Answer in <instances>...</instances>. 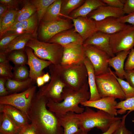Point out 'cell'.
I'll return each mask as SVG.
<instances>
[{"label":"cell","mask_w":134,"mask_h":134,"mask_svg":"<svg viewBox=\"0 0 134 134\" xmlns=\"http://www.w3.org/2000/svg\"><path fill=\"white\" fill-rule=\"evenodd\" d=\"M9 8L6 6L0 3V20L7 12Z\"/></svg>","instance_id":"obj_50"},{"label":"cell","mask_w":134,"mask_h":134,"mask_svg":"<svg viewBox=\"0 0 134 134\" xmlns=\"http://www.w3.org/2000/svg\"><path fill=\"white\" fill-rule=\"evenodd\" d=\"M37 85L38 87H41L44 85L45 83L43 79L42 76L38 77L36 80V81Z\"/></svg>","instance_id":"obj_52"},{"label":"cell","mask_w":134,"mask_h":134,"mask_svg":"<svg viewBox=\"0 0 134 134\" xmlns=\"http://www.w3.org/2000/svg\"><path fill=\"white\" fill-rule=\"evenodd\" d=\"M23 7L18 11L13 24L28 19L36 12L35 7L30 0H23Z\"/></svg>","instance_id":"obj_30"},{"label":"cell","mask_w":134,"mask_h":134,"mask_svg":"<svg viewBox=\"0 0 134 134\" xmlns=\"http://www.w3.org/2000/svg\"><path fill=\"white\" fill-rule=\"evenodd\" d=\"M23 50H15L8 54L7 59L12 62L15 66L27 64L28 58L23 51Z\"/></svg>","instance_id":"obj_34"},{"label":"cell","mask_w":134,"mask_h":134,"mask_svg":"<svg viewBox=\"0 0 134 134\" xmlns=\"http://www.w3.org/2000/svg\"><path fill=\"white\" fill-rule=\"evenodd\" d=\"M22 34H12L7 35L0 38V51H3L12 41Z\"/></svg>","instance_id":"obj_39"},{"label":"cell","mask_w":134,"mask_h":134,"mask_svg":"<svg viewBox=\"0 0 134 134\" xmlns=\"http://www.w3.org/2000/svg\"><path fill=\"white\" fill-rule=\"evenodd\" d=\"M62 0H55L48 8L41 21L49 22L57 20L63 16L61 13Z\"/></svg>","instance_id":"obj_29"},{"label":"cell","mask_w":134,"mask_h":134,"mask_svg":"<svg viewBox=\"0 0 134 134\" xmlns=\"http://www.w3.org/2000/svg\"><path fill=\"white\" fill-rule=\"evenodd\" d=\"M129 113L128 112L122 117L120 124L117 129L112 134H132L126 128L125 120L126 117Z\"/></svg>","instance_id":"obj_40"},{"label":"cell","mask_w":134,"mask_h":134,"mask_svg":"<svg viewBox=\"0 0 134 134\" xmlns=\"http://www.w3.org/2000/svg\"><path fill=\"white\" fill-rule=\"evenodd\" d=\"M7 79L4 77H0V97L4 96L9 94L5 87Z\"/></svg>","instance_id":"obj_46"},{"label":"cell","mask_w":134,"mask_h":134,"mask_svg":"<svg viewBox=\"0 0 134 134\" xmlns=\"http://www.w3.org/2000/svg\"><path fill=\"white\" fill-rule=\"evenodd\" d=\"M71 20L73 22L74 31L79 34L83 42L97 32L95 21L87 17H80Z\"/></svg>","instance_id":"obj_15"},{"label":"cell","mask_w":134,"mask_h":134,"mask_svg":"<svg viewBox=\"0 0 134 134\" xmlns=\"http://www.w3.org/2000/svg\"><path fill=\"white\" fill-rule=\"evenodd\" d=\"M88 132L83 131L80 130H79L75 134H89Z\"/></svg>","instance_id":"obj_54"},{"label":"cell","mask_w":134,"mask_h":134,"mask_svg":"<svg viewBox=\"0 0 134 134\" xmlns=\"http://www.w3.org/2000/svg\"><path fill=\"white\" fill-rule=\"evenodd\" d=\"M49 68L50 76V81L40 87L38 91L41 95L54 102H60L62 101V93L66 86L51 65Z\"/></svg>","instance_id":"obj_9"},{"label":"cell","mask_w":134,"mask_h":134,"mask_svg":"<svg viewBox=\"0 0 134 134\" xmlns=\"http://www.w3.org/2000/svg\"><path fill=\"white\" fill-rule=\"evenodd\" d=\"M42 77L45 83L48 82L50 79V76L48 72L44 73L42 76Z\"/></svg>","instance_id":"obj_53"},{"label":"cell","mask_w":134,"mask_h":134,"mask_svg":"<svg viewBox=\"0 0 134 134\" xmlns=\"http://www.w3.org/2000/svg\"><path fill=\"white\" fill-rule=\"evenodd\" d=\"M18 10L9 8L0 20V35H2L13 24Z\"/></svg>","instance_id":"obj_31"},{"label":"cell","mask_w":134,"mask_h":134,"mask_svg":"<svg viewBox=\"0 0 134 134\" xmlns=\"http://www.w3.org/2000/svg\"><path fill=\"white\" fill-rule=\"evenodd\" d=\"M48 99L36 92L28 113V118L36 134H63L58 117L47 108Z\"/></svg>","instance_id":"obj_1"},{"label":"cell","mask_w":134,"mask_h":134,"mask_svg":"<svg viewBox=\"0 0 134 134\" xmlns=\"http://www.w3.org/2000/svg\"><path fill=\"white\" fill-rule=\"evenodd\" d=\"M86 57L83 44L70 43L63 46L60 64L63 65L79 64L83 62Z\"/></svg>","instance_id":"obj_12"},{"label":"cell","mask_w":134,"mask_h":134,"mask_svg":"<svg viewBox=\"0 0 134 134\" xmlns=\"http://www.w3.org/2000/svg\"><path fill=\"white\" fill-rule=\"evenodd\" d=\"M38 22L36 12L28 19L13 24L0 38L7 35L15 34H22L26 33H36Z\"/></svg>","instance_id":"obj_14"},{"label":"cell","mask_w":134,"mask_h":134,"mask_svg":"<svg viewBox=\"0 0 134 134\" xmlns=\"http://www.w3.org/2000/svg\"><path fill=\"white\" fill-rule=\"evenodd\" d=\"M35 82L30 77L22 81L9 78L7 79L5 87L9 94L10 93L11 94L22 91H23L34 86Z\"/></svg>","instance_id":"obj_27"},{"label":"cell","mask_w":134,"mask_h":134,"mask_svg":"<svg viewBox=\"0 0 134 134\" xmlns=\"http://www.w3.org/2000/svg\"><path fill=\"white\" fill-rule=\"evenodd\" d=\"M124 69L125 71L134 69V48L130 50L124 64Z\"/></svg>","instance_id":"obj_41"},{"label":"cell","mask_w":134,"mask_h":134,"mask_svg":"<svg viewBox=\"0 0 134 134\" xmlns=\"http://www.w3.org/2000/svg\"><path fill=\"white\" fill-rule=\"evenodd\" d=\"M132 122L134 123V119L132 120Z\"/></svg>","instance_id":"obj_55"},{"label":"cell","mask_w":134,"mask_h":134,"mask_svg":"<svg viewBox=\"0 0 134 134\" xmlns=\"http://www.w3.org/2000/svg\"><path fill=\"white\" fill-rule=\"evenodd\" d=\"M13 69L14 71L13 79L17 81H22L29 77V71L26 65L15 66Z\"/></svg>","instance_id":"obj_36"},{"label":"cell","mask_w":134,"mask_h":134,"mask_svg":"<svg viewBox=\"0 0 134 134\" xmlns=\"http://www.w3.org/2000/svg\"><path fill=\"white\" fill-rule=\"evenodd\" d=\"M7 54L4 52L0 51V63H3L8 60L7 59Z\"/></svg>","instance_id":"obj_51"},{"label":"cell","mask_w":134,"mask_h":134,"mask_svg":"<svg viewBox=\"0 0 134 134\" xmlns=\"http://www.w3.org/2000/svg\"><path fill=\"white\" fill-rule=\"evenodd\" d=\"M66 86L75 90L80 89L88 81V73L84 62L77 64L51 65Z\"/></svg>","instance_id":"obj_4"},{"label":"cell","mask_w":134,"mask_h":134,"mask_svg":"<svg viewBox=\"0 0 134 134\" xmlns=\"http://www.w3.org/2000/svg\"><path fill=\"white\" fill-rule=\"evenodd\" d=\"M84 63L88 73V81L90 94L89 100L93 101L99 99L101 97L97 88L94 67L89 60L86 57L84 60Z\"/></svg>","instance_id":"obj_25"},{"label":"cell","mask_w":134,"mask_h":134,"mask_svg":"<svg viewBox=\"0 0 134 134\" xmlns=\"http://www.w3.org/2000/svg\"><path fill=\"white\" fill-rule=\"evenodd\" d=\"M125 72L124 78L134 88V69L125 71Z\"/></svg>","instance_id":"obj_47"},{"label":"cell","mask_w":134,"mask_h":134,"mask_svg":"<svg viewBox=\"0 0 134 134\" xmlns=\"http://www.w3.org/2000/svg\"><path fill=\"white\" fill-rule=\"evenodd\" d=\"M116 99L113 97H107L93 101L88 100L81 102L80 104L82 106L95 108L116 116L118 114L115 107L118 102Z\"/></svg>","instance_id":"obj_16"},{"label":"cell","mask_w":134,"mask_h":134,"mask_svg":"<svg viewBox=\"0 0 134 134\" xmlns=\"http://www.w3.org/2000/svg\"><path fill=\"white\" fill-rule=\"evenodd\" d=\"M63 134H75L80 130L79 121L75 113L69 112L59 118Z\"/></svg>","instance_id":"obj_23"},{"label":"cell","mask_w":134,"mask_h":134,"mask_svg":"<svg viewBox=\"0 0 134 134\" xmlns=\"http://www.w3.org/2000/svg\"><path fill=\"white\" fill-rule=\"evenodd\" d=\"M18 134H36L30 124L22 128Z\"/></svg>","instance_id":"obj_48"},{"label":"cell","mask_w":134,"mask_h":134,"mask_svg":"<svg viewBox=\"0 0 134 134\" xmlns=\"http://www.w3.org/2000/svg\"><path fill=\"white\" fill-rule=\"evenodd\" d=\"M125 14L123 8L102 5L92 11L87 17L95 21H98L110 17L118 18L124 16Z\"/></svg>","instance_id":"obj_18"},{"label":"cell","mask_w":134,"mask_h":134,"mask_svg":"<svg viewBox=\"0 0 134 134\" xmlns=\"http://www.w3.org/2000/svg\"><path fill=\"white\" fill-rule=\"evenodd\" d=\"M117 19L118 21L124 23H128L134 26V12L125 15Z\"/></svg>","instance_id":"obj_45"},{"label":"cell","mask_w":134,"mask_h":134,"mask_svg":"<svg viewBox=\"0 0 134 134\" xmlns=\"http://www.w3.org/2000/svg\"><path fill=\"white\" fill-rule=\"evenodd\" d=\"M84 0H62L61 7V13L63 16L70 19L69 16L73 11L81 5Z\"/></svg>","instance_id":"obj_32"},{"label":"cell","mask_w":134,"mask_h":134,"mask_svg":"<svg viewBox=\"0 0 134 134\" xmlns=\"http://www.w3.org/2000/svg\"><path fill=\"white\" fill-rule=\"evenodd\" d=\"M110 44L114 54L122 51L130 50L134 46V26L110 34Z\"/></svg>","instance_id":"obj_8"},{"label":"cell","mask_w":134,"mask_h":134,"mask_svg":"<svg viewBox=\"0 0 134 134\" xmlns=\"http://www.w3.org/2000/svg\"><path fill=\"white\" fill-rule=\"evenodd\" d=\"M22 128L18 126L5 113H0V133L18 134Z\"/></svg>","instance_id":"obj_28"},{"label":"cell","mask_w":134,"mask_h":134,"mask_svg":"<svg viewBox=\"0 0 134 134\" xmlns=\"http://www.w3.org/2000/svg\"><path fill=\"white\" fill-rule=\"evenodd\" d=\"M0 134H1L0 133Z\"/></svg>","instance_id":"obj_56"},{"label":"cell","mask_w":134,"mask_h":134,"mask_svg":"<svg viewBox=\"0 0 134 134\" xmlns=\"http://www.w3.org/2000/svg\"><path fill=\"white\" fill-rule=\"evenodd\" d=\"M110 34L97 32L84 41V45H91L104 51L112 57L115 56L110 45Z\"/></svg>","instance_id":"obj_17"},{"label":"cell","mask_w":134,"mask_h":134,"mask_svg":"<svg viewBox=\"0 0 134 134\" xmlns=\"http://www.w3.org/2000/svg\"><path fill=\"white\" fill-rule=\"evenodd\" d=\"M107 5L115 8H123L125 0H102Z\"/></svg>","instance_id":"obj_43"},{"label":"cell","mask_w":134,"mask_h":134,"mask_svg":"<svg viewBox=\"0 0 134 134\" xmlns=\"http://www.w3.org/2000/svg\"><path fill=\"white\" fill-rule=\"evenodd\" d=\"M25 50L28 58L27 64L30 68L29 77L35 82L38 77L42 76L44 74L43 69L52 64L50 61L38 58L29 47H26Z\"/></svg>","instance_id":"obj_13"},{"label":"cell","mask_w":134,"mask_h":134,"mask_svg":"<svg viewBox=\"0 0 134 134\" xmlns=\"http://www.w3.org/2000/svg\"><path fill=\"white\" fill-rule=\"evenodd\" d=\"M62 96V101L59 102L48 99L47 106L49 110L54 113L58 118L69 112L78 114L82 113L85 108L79 105L81 102L89 100L90 97L88 81L77 90L65 87Z\"/></svg>","instance_id":"obj_2"},{"label":"cell","mask_w":134,"mask_h":134,"mask_svg":"<svg viewBox=\"0 0 134 134\" xmlns=\"http://www.w3.org/2000/svg\"><path fill=\"white\" fill-rule=\"evenodd\" d=\"M115 108L117 110L118 114L125 113L127 110L130 113L134 111V97L121 100L118 103Z\"/></svg>","instance_id":"obj_35"},{"label":"cell","mask_w":134,"mask_h":134,"mask_svg":"<svg viewBox=\"0 0 134 134\" xmlns=\"http://www.w3.org/2000/svg\"><path fill=\"white\" fill-rule=\"evenodd\" d=\"M36 33H26L22 34L12 41L2 51L8 54L15 50H23L30 40L36 37Z\"/></svg>","instance_id":"obj_26"},{"label":"cell","mask_w":134,"mask_h":134,"mask_svg":"<svg viewBox=\"0 0 134 134\" xmlns=\"http://www.w3.org/2000/svg\"><path fill=\"white\" fill-rule=\"evenodd\" d=\"M83 40L74 29L62 32L52 37L48 42L59 44L63 47L70 43H76L83 44Z\"/></svg>","instance_id":"obj_21"},{"label":"cell","mask_w":134,"mask_h":134,"mask_svg":"<svg viewBox=\"0 0 134 134\" xmlns=\"http://www.w3.org/2000/svg\"><path fill=\"white\" fill-rule=\"evenodd\" d=\"M26 47L32 49L34 55L40 59L50 61L53 65L61 63L63 47L59 44L40 41L34 38L28 41Z\"/></svg>","instance_id":"obj_5"},{"label":"cell","mask_w":134,"mask_h":134,"mask_svg":"<svg viewBox=\"0 0 134 134\" xmlns=\"http://www.w3.org/2000/svg\"><path fill=\"white\" fill-rule=\"evenodd\" d=\"M23 0H0V3L7 6L9 8L19 10L20 4Z\"/></svg>","instance_id":"obj_42"},{"label":"cell","mask_w":134,"mask_h":134,"mask_svg":"<svg viewBox=\"0 0 134 134\" xmlns=\"http://www.w3.org/2000/svg\"><path fill=\"white\" fill-rule=\"evenodd\" d=\"M36 89V86L34 85L20 93L0 97V104L13 106L23 112L28 117V112Z\"/></svg>","instance_id":"obj_7"},{"label":"cell","mask_w":134,"mask_h":134,"mask_svg":"<svg viewBox=\"0 0 134 134\" xmlns=\"http://www.w3.org/2000/svg\"><path fill=\"white\" fill-rule=\"evenodd\" d=\"M8 60L3 63H0V77L5 78L7 79H12L13 76L12 72L13 67L10 64Z\"/></svg>","instance_id":"obj_38"},{"label":"cell","mask_w":134,"mask_h":134,"mask_svg":"<svg viewBox=\"0 0 134 134\" xmlns=\"http://www.w3.org/2000/svg\"><path fill=\"white\" fill-rule=\"evenodd\" d=\"M130 50L121 51L116 56L110 57L108 60L109 66L112 67L115 70V73L118 78H124L126 72L124 69V62Z\"/></svg>","instance_id":"obj_22"},{"label":"cell","mask_w":134,"mask_h":134,"mask_svg":"<svg viewBox=\"0 0 134 134\" xmlns=\"http://www.w3.org/2000/svg\"><path fill=\"white\" fill-rule=\"evenodd\" d=\"M125 14H128L134 12V0H126L123 8Z\"/></svg>","instance_id":"obj_44"},{"label":"cell","mask_w":134,"mask_h":134,"mask_svg":"<svg viewBox=\"0 0 134 134\" xmlns=\"http://www.w3.org/2000/svg\"><path fill=\"white\" fill-rule=\"evenodd\" d=\"M83 46L85 56L92 64L95 75L108 72V60L110 57L108 54L93 45Z\"/></svg>","instance_id":"obj_10"},{"label":"cell","mask_w":134,"mask_h":134,"mask_svg":"<svg viewBox=\"0 0 134 134\" xmlns=\"http://www.w3.org/2000/svg\"><path fill=\"white\" fill-rule=\"evenodd\" d=\"M115 76L125 95V99L134 97V88L127 81L117 77L115 74Z\"/></svg>","instance_id":"obj_37"},{"label":"cell","mask_w":134,"mask_h":134,"mask_svg":"<svg viewBox=\"0 0 134 134\" xmlns=\"http://www.w3.org/2000/svg\"><path fill=\"white\" fill-rule=\"evenodd\" d=\"M107 5L102 0H86L80 6L72 12L69 16L71 18L85 17L94 10L101 6Z\"/></svg>","instance_id":"obj_24"},{"label":"cell","mask_w":134,"mask_h":134,"mask_svg":"<svg viewBox=\"0 0 134 134\" xmlns=\"http://www.w3.org/2000/svg\"><path fill=\"white\" fill-rule=\"evenodd\" d=\"M75 115L79 121V129L87 132L94 128L104 132L113 123L122 119L101 110L95 111L88 107H85L82 113Z\"/></svg>","instance_id":"obj_3"},{"label":"cell","mask_w":134,"mask_h":134,"mask_svg":"<svg viewBox=\"0 0 134 134\" xmlns=\"http://www.w3.org/2000/svg\"><path fill=\"white\" fill-rule=\"evenodd\" d=\"M55 0H32L36 9L38 22L41 21L48 8Z\"/></svg>","instance_id":"obj_33"},{"label":"cell","mask_w":134,"mask_h":134,"mask_svg":"<svg viewBox=\"0 0 134 134\" xmlns=\"http://www.w3.org/2000/svg\"><path fill=\"white\" fill-rule=\"evenodd\" d=\"M69 19L61 18L57 20L49 22L41 21L40 33L43 41L48 42L56 34L64 31L71 29L73 24Z\"/></svg>","instance_id":"obj_11"},{"label":"cell","mask_w":134,"mask_h":134,"mask_svg":"<svg viewBox=\"0 0 134 134\" xmlns=\"http://www.w3.org/2000/svg\"><path fill=\"white\" fill-rule=\"evenodd\" d=\"M121 120V119L118 120L113 123L106 131L100 134H112L119 126Z\"/></svg>","instance_id":"obj_49"},{"label":"cell","mask_w":134,"mask_h":134,"mask_svg":"<svg viewBox=\"0 0 134 134\" xmlns=\"http://www.w3.org/2000/svg\"><path fill=\"white\" fill-rule=\"evenodd\" d=\"M0 112L5 113L22 128L30 124V122L27 116L22 111L11 105L0 104Z\"/></svg>","instance_id":"obj_20"},{"label":"cell","mask_w":134,"mask_h":134,"mask_svg":"<svg viewBox=\"0 0 134 134\" xmlns=\"http://www.w3.org/2000/svg\"><path fill=\"white\" fill-rule=\"evenodd\" d=\"M95 22L97 32L109 34L124 30L130 25L121 22L118 20L117 18L112 17Z\"/></svg>","instance_id":"obj_19"},{"label":"cell","mask_w":134,"mask_h":134,"mask_svg":"<svg viewBox=\"0 0 134 134\" xmlns=\"http://www.w3.org/2000/svg\"><path fill=\"white\" fill-rule=\"evenodd\" d=\"M109 71L95 76L97 88L101 97H112L121 100L125 99V95L115 76V73L109 67Z\"/></svg>","instance_id":"obj_6"}]
</instances>
